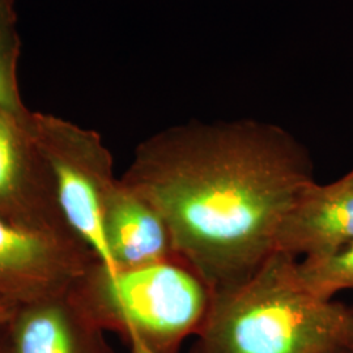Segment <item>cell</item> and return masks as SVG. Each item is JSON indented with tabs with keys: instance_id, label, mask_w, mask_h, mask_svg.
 Listing matches in <instances>:
<instances>
[{
	"instance_id": "cell-5",
	"label": "cell",
	"mask_w": 353,
	"mask_h": 353,
	"mask_svg": "<svg viewBox=\"0 0 353 353\" xmlns=\"http://www.w3.org/2000/svg\"><path fill=\"white\" fill-rule=\"evenodd\" d=\"M97 262L74 230L29 229L0 220V299L14 307L74 290Z\"/></svg>"
},
{
	"instance_id": "cell-13",
	"label": "cell",
	"mask_w": 353,
	"mask_h": 353,
	"mask_svg": "<svg viewBox=\"0 0 353 353\" xmlns=\"http://www.w3.org/2000/svg\"><path fill=\"white\" fill-rule=\"evenodd\" d=\"M339 182H341L343 186L353 190V170L350 174H347V176H343L341 179H339Z\"/></svg>"
},
{
	"instance_id": "cell-6",
	"label": "cell",
	"mask_w": 353,
	"mask_h": 353,
	"mask_svg": "<svg viewBox=\"0 0 353 353\" xmlns=\"http://www.w3.org/2000/svg\"><path fill=\"white\" fill-rule=\"evenodd\" d=\"M29 115L30 112L19 117L0 109V220L29 229L74 230L64 219L49 172L33 144Z\"/></svg>"
},
{
	"instance_id": "cell-8",
	"label": "cell",
	"mask_w": 353,
	"mask_h": 353,
	"mask_svg": "<svg viewBox=\"0 0 353 353\" xmlns=\"http://www.w3.org/2000/svg\"><path fill=\"white\" fill-rule=\"evenodd\" d=\"M353 241V190L339 181L303 190L279 230L276 252L303 259L327 256Z\"/></svg>"
},
{
	"instance_id": "cell-12",
	"label": "cell",
	"mask_w": 353,
	"mask_h": 353,
	"mask_svg": "<svg viewBox=\"0 0 353 353\" xmlns=\"http://www.w3.org/2000/svg\"><path fill=\"white\" fill-rule=\"evenodd\" d=\"M16 310H17V307H14L11 303H8L7 301L0 299V331L3 328L7 327V325L12 319L13 314H14Z\"/></svg>"
},
{
	"instance_id": "cell-2",
	"label": "cell",
	"mask_w": 353,
	"mask_h": 353,
	"mask_svg": "<svg viewBox=\"0 0 353 353\" xmlns=\"http://www.w3.org/2000/svg\"><path fill=\"white\" fill-rule=\"evenodd\" d=\"M299 261L274 252L252 276L212 293L189 353H353V307L307 290Z\"/></svg>"
},
{
	"instance_id": "cell-11",
	"label": "cell",
	"mask_w": 353,
	"mask_h": 353,
	"mask_svg": "<svg viewBox=\"0 0 353 353\" xmlns=\"http://www.w3.org/2000/svg\"><path fill=\"white\" fill-rule=\"evenodd\" d=\"M305 287L316 296L332 299L336 292L353 288V241L327 256L297 263Z\"/></svg>"
},
{
	"instance_id": "cell-3",
	"label": "cell",
	"mask_w": 353,
	"mask_h": 353,
	"mask_svg": "<svg viewBox=\"0 0 353 353\" xmlns=\"http://www.w3.org/2000/svg\"><path fill=\"white\" fill-rule=\"evenodd\" d=\"M76 290L99 326L121 334L131 353H179L212 303L207 283L176 258L115 272L97 262Z\"/></svg>"
},
{
	"instance_id": "cell-14",
	"label": "cell",
	"mask_w": 353,
	"mask_h": 353,
	"mask_svg": "<svg viewBox=\"0 0 353 353\" xmlns=\"http://www.w3.org/2000/svg\"><path fill=\"white\" fill-rule=\"evenodd\" d=\"M0 353H6L3 351V348H1V345H0Z\"/></svg>"
},
{
	"instance_id": "cell-7",
	"label": "cell",
	"mask_w": 353,
	"mask_h": 353,
	"mask_svg": "<svg viewBox=\"0 0 353 353\" xmlns=\"http://www.w3.org/2000/svg\"><path fill=\"white\" fill-rule=\"evenodd\" d=\"M6 328L10 353H113L76 287L17 307Z\"/></svg>"
},
{
	"instance_id": "cell-9",
	"label": "cell",
	"mask_w": 353,
	"mask_h": 353,
	"mask_svg": "<svg viewBox=\"0 0 353 353\" xmlns=\"http://www.w3.org/2000/svg\"><path fill=\"white\" fill-rule=\"evenodd\" d=\"M102 230L112 262L110 272L176 258L161 216L119 178L103 207Z\"/></svg>"
},
{
	"instance_id": "cell-1",
	"label": "cell",
	"mask_w": 353,
	"mask_h": 353,
	"mask_svg": "<svg viewBox=\"0 0 353 353\" xmlns=\"http://www.w3.org/2000/svg\"><path fill=\"white\" fill-rule=\"evenodd\" d=\"M119 179L161 216L176 259L212 293L243 283L276 252L284 217L316 182L299 140L250 118L163 130L140 143Z\"/></svg>"
},
{
	"instance_id": "cell-10",
	"label": "cell",
	"mask_w": 353,
	"mask_h": 353,
	"mask_svg": "<svg viewBox=\"0 0 353 353\" xmlns=\"http://www.w3.org/2000/svg\"><path fill=\"white\" fill-rule=\"evenodd\" d=\"M20 37L14 0H0V109L23 117L29 113L19 89Z\"/></svg>"
},
{
	"instance_id": "cell-4",
	"label": "cell",
	"mask_w": 353,
	"mask_h": 353,
	"mask_svg": "<svg viewBox=\"0 0 353 353\" xmlns=\"http://www.w3.org/2000/svg\"><path fill=\"white\" fill-rule=\"evenodd\" d=\"M28 125L65 221L112 271L102 230L103 207L118 181L112 153L99 132L61 117L30 112Z\"/></svg>"
}]
</instances>
